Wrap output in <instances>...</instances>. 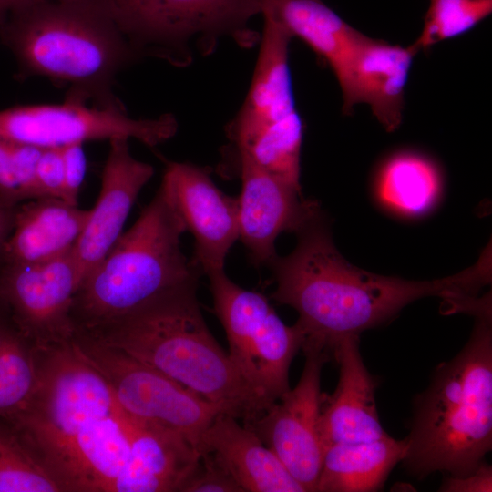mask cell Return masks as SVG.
Segmentation results:
<instances>
[{"instance_id": "obj_2", "label": "cell", "mask_w": 492, "mask_h": 492, "mask_svg": "<svg viewBox=\"0 0 492 492\" xmlns=\"http://www.w3.org/2000/svg\"><path fill=\"white\" fill-rule=\"evenodd\" d=\"M0 38L22 76L46 77L67 87V98L97 106H123L116 77L140 58L112 0H35L5 17Z\"/></svg>"}, {"instance_id": "obj_12", "label": "cell", "mask_w": 492, "mask_h": 492, "mask_svg": "<svg viewBox=\"0 0 492 492\" xmlns=\"http://www.w3.org/2000/svg\"><path fill=\"white\" fill-rule=\"evenodd\" d=\"M72 251L40 263L3 264L0 271V304L36 347L67 343L75 334L71 310L79 279Z\"/></svg>"}, {"instance_id": "obj_35", "label": "cell", "mask_w": 492, "mask_h": 492, "mask_svg": "<svg viewBox=\"0 0 492 492\" xmlns=\"http://www.w3.org/2000/svg\"><path fill=\"white\" fill-rule=\"evenodd\" d=\"M14 210L0 202V253L13 228Z\"/></svg>"}, {"instance_id": "obj_19", "label": "cell", "mask_w": 492, "mask_h": 492, "mask_svg": "<svg viewBox=\"0 0 492 492\" xmlns=\"http://www.w3.org/2000/svg\"><path fill=\"white\" fill-rule=\"evenodd\" d=\"M359 343V335L346 336L332 354L339 364V380L333 393L323 396L320 434L324 448L388 435L377 412L376 382L363 361Z\"/></svg>"}, {"instance_id": "obj_21", "label": "cell", "mask_w": 492, "mask_h": 492, "mask_svg": "<svg viewBox=\"0 0 492 492\" xmlns=\"http://www.w3.org/2000/svg\"><path fill=\"white\" fill-rule=\"evenodd\" d=\"M89 212L56 198H38L17 205L0 260L3 264H32L67 254L79 239Z\"/></svg>"}, {"instance_id": "obj_27", "label": "cell", "mask_w": 492, "mask_h": 492, "mask_svg": "<svg viewBox=\"0 0 492 492\" xmlns=\"http://www.w3.org/2000/svg\"><path fill=\"white\" fill-rule=\"evenodd\" d=\"M62 485L21 433L0 420V492H57Z\"/></svg>"}, {"instance_id": "obj_14", "label": "cell", "mask_w": 492, "mask_h": 492, "mask_svg": "<svg viewBox=\"0 0 492 492\" xmlns=\"http://www.w3.org/2000/svg\"><path fill=\"white\" fill-rule=\"evenodd\" d=\"M417 53L412 45H392L359 31L332 68L341 89L343 113L365 104L387 131L398 128L409 71Z\"/></svg>"}, {"instance_id": "obj_5", "label": "cell", "mask_w": 492, "mask_h": 492, "mask_svg": "<svg viewBox=\"0 0 492 492\" xmlns=\"http://www.w3.org/2000/svg\"><path fill=\"white\" fill-rule=\"evenodd\" d=\"M185 227L160 185L137 221L82 281L73 301L75 332L92 333L180 288L201 271L183 254Z\"/></svg>"}, {"instance_id": "obj_23", "label": "cell", "mask_w": 492, "mask_h": 492, "mask_svg": "<svg viewBox=\"0 0 492 492\" xmlns=\"http://www.w3.org/2000/svg\"><path fill=\"white\" fill-rule=\"evenodd\" d=\"M407 450L405 438L389 435L325 448L316 491L374 492L381 490L390 472Z\"/></svg>"}, {"instance_id": "obj_29", "label": "cell", "mask_w": 492, "mask_h": 492, "mask_svg": "<svg viewBox=\"0 0 492 492\" xmlns=\"http://www.w3.org/2000/svg\"><path fill=\"white\" fill-rule=\"evenodd\" d=\"M181 492H243L221 462L210 452L200 450L199 459L180 487Z\"/></svg>"}, {"instance_id": "obj_26", "label": "cell", "mask_w": 492, "mask_h": 492, "mask_svg": "<svg viewBox=\"0 0 492 492\" xmlns=\"http://www.w3.org/2000/svg\"><path fill=\"white\" fill-rule=\"evenodd\" d=\"M37 382L36 348L0 314V420L10 421L28 407Z\"/></svg>"}, {"instance_id": "obj_11", "label": "cell", "mask_w": 492, "mask_h": 492, "mask_svg": "<svg viewBox=\"0 0 492 492\" xmlns=\"http://www.w3.org/2000/svg\"><path fill=\"white\" fill-rule=\"evenodd\" d=\"M302 352L305 363L297 384L244 425L257 434L308 492L316 491L324 456L320 434L321 374L331 358L315 348Z\"/></svg>"}, {"instance_id": "obj_20", "label": "cell", "mask_w": 492, "mask_h": 492, "mask_svg": "<svg viewBox=\"0 0 492 492\" xmlns=\"http://www.w3.org/2000/svg\"><path fill=\"white\" fill-rule=\"evenodd\" d=\"M120 412L129 454L112 492L179 491L197 464L199 448L183 437Z\"/></svg>"}, {"instance_id": "obj_3", "label": "cell", "mask_w": 492, "mask_h": 492, "mask_svg": "<svg viewBox=\"0 0 492 492\" xmlns=\"http://www.w3.org/2000/svg\"><path fill=\"white\" fill-rule=\"evenodd\" d=\"M198 284L171 292L92 333H77L116 348L218 405L244 424L266 404L216 341L197 299Z\"/></svg>"}, {"instance_id": "obj_24", "label": "cell", "mask_w": 492, "mask_h": 492, "mask_svg": "<svg viewBox=\"0 0 492 492\" xmlns=\"http://www.w3.org/2000/svg\"><path fill=\"white\" fill-rule=\"evenodd\" d=\"M442 174L428 157L414 151L395 153L384 161L375 179L378 201L387 210L405 218L433 210L442 193Z\"/></svg>"}, {"instance_id": "obj_25", "label": "cell", "mask_w": 492, "mask_h": 492, "mask_svg": "<svg viewBox=\"0 0 492 492\" xmlns=\"http://www.w3.org/2000/svg\"><path fill=\"white\" fill-rule=\"evenodd\" d=\"M263 13L307 44L331 69L359 32L323 0H263Z\"/></svg>"}, {"instance_id": "obj_7", "label": "cell", "mask_w": 492, "mask_h": 492, "mask_svg": "<svg viewBox=\"0 0 492 492\" xmlns=\"http://www.w3.org/2000/svg\"><path fill=\"white\" fill-rule=\"evenodd\" d=\"M36 348V392L28 407L8 422L40 454L117 414L118 405L108 380L71 341Z\"/></svg>"}, {"instance_id": "obj_31", "label": "cell", "mask_w": 492, "mask_h": 492, "mask_svg": "<svg viewBox=\"0 0 492 492\" xmlns=\"http://www.w3.org/2000/svg\"><path fill=\"white\" fill-rule=\"evenodd\" d=\"M36 180L40 198L61 199L64 192V162L61 148L43 149Z\"/></svg>"}, {"instance_id": "obj_33", "label": "cell", "mask_w": 492, "mask_h": 492, "mask_svg": "<svg viewBox=\"0 0 492 492\" xmlns=\"http://www.w3.org/2000/svg\"><path fill=\"white\" fill-rule=\"evenodd\" d=\"M438 490L443 492H491L492 467L482 462L475 471L464 477L448 476Z\"/></svg>"}, {"instance_id": "obj_13", "label": "cell", "mask_w": 492, "mask_h": 492, "mask_svg": "<svg viewBox=\"0 0 492 492\" xmlns=\"http://www.w3.org/2000/svg\"><path fill=\"white\" fill-rule=\"evenodd\" d=\"M160 185L194 238L191 261L206 275L224 271L239 239L237 199L222 192L205 169L188 162H169Z\"/></svg>"}, {"instance_id": "obj_4", "label": "cell", "mask_w": 492, "mask_h": 492, "mask_svg": "<svg viewBox=\"0 0 492 492\" xmlns=\"http://www.w3.org/2000/svg\"><path fill=\"white\" fill-rule=\"evenodd\" d=\"M461 351L440 364L414 400L407 471L419 478L435 472L464 477L492 449V328L490 308L477 313Z\"/></svg>"}, {"instance_id": "obj_10", "label": "cell", "mask_w": 492, "mask_h": 492, "mask_svg": "<svg viewBox=\"0 0 492 492\" xmlns=\"http://www.w3.org/2000/svg\"><path fill=\"white\" fill-rule=\"evenodd\" d=\"M177 130L178 121L170 113L134 118L124 106H97L70 98L60 104L20 105L0 111V139L42 149L118 138L154 147L174 137Z\"/></svg>"}, {"instance_id": "obj_32", "label": "cell", "mask_w": 492, "mask_h": 492, "mask_svg": "<svg viewBox=\"0 0 492 492\" xmlns=\"http://www.w3.org/2000/svg\"><path fill=\"white\" fill-rule=\"evenodd\" d=\"M83 145V143H75L61 148L64 162L62 200L72 205H77L79 190L86 175L87 159Z\"/></svg>"}, {"instance_id": "obj_34", "label": "cell", "mask_w": 492, "mask_h": 492, "mask_svg": "<svg viewBox=\"0 0 492 492\" xmlns=\"http://www.w3.org/2000/svg\"><path fill=\"white\" fill-rule=\"evenodd\" d=\"M24 201L18 186L8 143L0 139V202L6 207L15 208Z\"/></svg>"}, {"instance_id": "obj_30", "label": "cell", "mask_w": 492, "mask_h": 492, "mask_svg": "<svg viewBox=\"0 0 492 492\" xmlns=\"http://www.w3.org/2000/svg\"><path fill=\"white\" fill-rule=\"evenodd\" d=\"M6 142L23 200H29L40 198L36 171L43 149L30 144Z\"/></svg>"}, {"instance_id": "obj_8", "label": "cell", "mask_w": 492, "mask_h": 492, "mask_svg": "<svg viewBox=\"0 0 492 492\" xmlns=\"http://www.w3.org/2000/svg\"><path fill=\"white\" fill-rule=\"evenodd\" d=\"M207 276L231 360L251 389L272 405L290 389L289 369L302 348V331L295 323L286 325L262 293L239 286L225 271Z\"/></svg>"}, {"instance_id": "obj_18", "label": "cell", "mask_w": 492, "mask_h": 492, "mask_svg": "<svg viewBox=\"0 0 492 492\" xmlns=\"http://www.w3.org/2000/svg\"><path fill=\"white\" fill-rule=\"evenodd\" d=\"M129 454L121 412L105 417L39 456L65 491L112 492Z\"/></svg>"}, {"instance_id": "obj_1", "label": "cell", "mask_w": 492, "mask_h": 492, "mask_svg": "<svg viewBox=\"0 0 492 492\" xmlns=\"http://www.w3.org/2000/svg\"><path fill=\"white\" fill-rule=\"evenodd\" d=\"M296 234L294 250L270 264L276 283L272 297L298 313L301 350L315 348L330 358L342 339L386 323L418 299L438 296L451 302L476 297L491 281L486 256L457 274L433 281L366 272L337 251L322 213Z\"/></svg>"}, {"instance_id": "obj_15", "label": "cell", "mask_w": 492, "mask_h": 492, "mask_svg": "<svg viewBox=\"0 0 492 492\" xmlns=\"http://www.w3.org/2000/svg\"><path fill=\"white\" fill-rule=\"evenodd\" d=\"M241 191L237 198L239 239L252 263L269 265L276 258L275 241L285 231H300L321 213L319 204L298 189L239 158Z\"/></svg>"}, {"instance_id": "obj_17", "label": "cell", "mask_w": 492, "mask_h": 492, "mask_svg": "<svg viewBox=\"0 0 492 492\" xmlns=\"http://www.w3.org/2000/svg\"><path fill=\"white\" fill-rule=\"evenodd\" d=\"M128 140H109L98 199L72 251L79 285L118 241L136 199L154 174L150 164L132 156Z\"/></svg>"}, {"instance_id": "obj_36", "label": "cell", "mask_w": 492, "mask_h": 492, "mask_svg": "<svg viewBox=\"0 0 492 492\" xmlns=\"http://www.w3.org/2000/svg\"><path fill=\"white\" fill-rule=\"evenodd\" d=\"M33 1L35 0H0V24L11 11Z\"/></svg>"}, {"instance_id": "obj_6", "label": "cell", "mask_w": 492, "mask_h": 492, "mask_svg": "<svg viewBox=\"0 0 492 492\" xmlns=\"http://www.w3.org/2000/svg\"><path fill=\"white\" fill-rule=\"evenodd\" d=\"M113 2V1H112ZM263 0H124L113 3L117 19L139 57L186 67L195 54L210 55L221 37L249 47L260 35L249 21Z\"/></svg>"}, {"instance_id": "obj_9", "label": "cell", "mask_w": 492, "mask_h": 492, "mask_svg": "<svg viewBox=\"0 0 492 492\" xmlns=\"http://www.w3.org/2000/svg\"><path fill=\"white\" fill-rule=\"evenodd\" d=\"M77 353L109 383L119 408L130 417L183 437L199 448L216 415L215 404L120 350L75 333Z\"/></svg>"}, {"instance_id": "obj_37", "label": "cell", "mask_w": 492, "mask_h": 492, "mask_svg": "<svg viewBox=\"0 0 492 492\" xmlns=\"http://www.w3.org/2000/svg\"><path fill=\"white\" fill-rule=\"evenodd\" d=\"M114 3H119V2H122L124 0H112Z\"/></svg>"}, {"instance_id": "obj_28", "label": "cell", "mask_w": 492, "mask_h": 492, "mask_svg": "<svg viewBox=\"0 0 492 492\" xmlns=\"http://www.w3.org/2000/svg\"><path fill=\"white\" fill-rule=\"evenodd\" d=\"M492 13V0H428L422 31L411 44L418 52L465 34Z\"/></svg>"}, {"instance_id": "obj_16", "label": "cell", "mask_w": 492, "mask_h": 492, "mask_svg": "<svg viewBox=\"0 0 492 492\" xmlns=\"http://www.w3.org/2000/svg\"><path fill=\"white\" fill-rule=\"evenodd\" d=\"M264 18L251 83L237 115L226 127L235 149L302 123L296 109L289 66V32L271 15Z\"/></svg>"}, {"instance_id": "obj_22", "label": "cell", "mask_w": 492, "mask_h": 492, "mask_svg": "<svg viewBox=\"0 0 492 492\" xmlns=\"http://www.w3.org/2000/svg\"><path fill=\"white\" fill-rule=\"evenodd\" d=\"M210 451L243 492H306L257 434L220 413L202 434L199 450Z\"/></svg>"}]
</instances>
